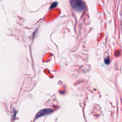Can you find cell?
I'll return each instance as SVG.
<instances>
[{
	"mask_svg": "<svg viewBox=\"0 0 122 122\" xmlns=\"http://www.w3.org/2000/svg\"><path fill=\"white\" fill-rule=\"evenodd\" d=\"M70 5L74 10L78 11H81L85 8V3L81 0H71Z\"/></svg>",
	"mask_w": 122,
	"mask_h": 122,
	"instance_id": "1",
	"label": "cell"
},
{
	"mask_svg": "<svg viewBox=\"0 0 122 122\" xmlns=\"http://www.w3.org/2000/svg\"><path fill=\"white\" fill-rule=\"evenodd\" d=\"M52 112V110L51 109H44L40 111L36 115V118H38L40 117H41L43 115H46L51 113Z\"/></svg>",
	"mask_w": 122,
	"mask_h": 122,
	"instance_id": "2",
	"label": "cell"
},
{
	"mask_svg": "<svg viewBox=\"0 0 122 122\" xmlns=\"http://www.w3.org/2000/svg\"><path fill=\"white\" fill-rule=\"evenodd\" d=\"M57 5V2H53L51 5V6H50V9H52V8H54L55 7H56Z\"/></svg>",
	"mask_w": 122,
	"mask_h": 122,
	"instance_id": "3",
	"label": "cell"
},
{
	"mask_svg": "<svg viewBox=\"0 0 122 122\" xmlns=\"http://www.w3.org/2000/svg\"><path fill=\"white\" fill-rule=\"evenodd\" d=\"M105 63L109 64L110 63V60H109V59L108 58L107 59H105Z\"/></svg>",
	"mask_w": 122,
	"mask_h": 122,
	"instance_id": "4",
	"label": "cell"
}]
</instances>
